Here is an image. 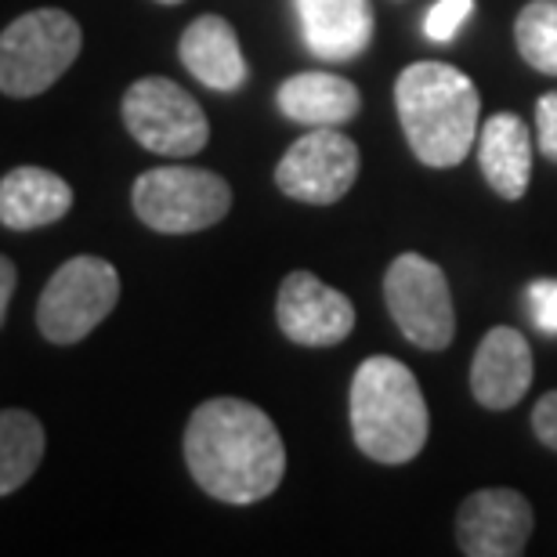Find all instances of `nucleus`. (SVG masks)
I'll list each match as a JSON object with an SVG mask.
<instances>
[{
	"instance_id": "f257e3e1",
	"label": "nucleus",
	"mask_w": 557,
	"mask_h": 557,
	"mask_svg": "<svg viewBox=\"0 0 557 557\" xmlns=\"http://www.w3.org/2000/svg\"><path fill=\"white\" fill-rule=\"evenodd\" d=\"M188 474L221 504L269 499L286 474V445L272 417L243 398H210L185 428Z\"/></svg>"
},
{
	"instance_id": "f03ea898",
	"label": "nucleus",
	"mask_w": 557,
	"mask_h": 557,
	"mask_svg": "<svg viewBox=\"0 0 557 557\" xmlns=\"http://www.w3.org/2000/svg\"><path fill=\"white\" fill-rule=\"evenodd\" d=\"M398 124L428 166H456L478 138V87L449 62H413L395 81Z\"/></svg>"
},
{
	"instance_id": "7ed1b4c3",
	"label": "nucleus",
	"mask_w": 557,
	"mask_h": 557,
	"mask_svg": "<svg viewBox=\"0 0 557 557\" xmlns=\"http://www.w3.org/2000/svg\"><path fill=\"white\" fill-rule=\"evenodd\" d=\"M428 403L413 370L392 355H373L351 381L355 445L376 463H409L428 442Z\"/></svg>"
},
{
	"instance_id": "20e7f679",
	"label": "nucleus",
	"mask_w": 557,
	"mask_h": 557,
	"mask_svg": "<svg viewBox=\"0 0 557 557\" xmlns=\"http://www.w3.org/2000/svg\"><path fill=\"white\" fill-rule=\"evenodd\" d=\"M84 33L70 11L37 8L0 33V95H44L76 62Z\"/></svg>"
},
{
	"instance_id": "39448f33",
	"label": "nucleus",
	"mask_w": 557,
	"mask_h": 557,
	"mask_svg": "<svg viewBox=\"0 0 557 557\" xmlns=\"http://www.w3.org/2000/svg\"><path fill=\"white\" fill-rule=\"evenodd\" d=\"M135 214L152 232L188 236L218 225L232 210V188L221 174L199 166H156L131 188Z\"/></svg>"
},
{
	"instance_id": "423d86ee",
	"label": "nucleus",
	"mask_w": 557,
	"mask_h": 557,
	"mask_svg": "<svg viewBox=\"0 0 557 557\" xmlns=\"http://www.w3.org/2000/svg\"><path fill=\"white\" fill-rule=\"evenodd\" d=\"M120 300V275L106 258L81 253L48 278L37 300V330L51 344H76L109 319Z\"/></svg>"
},
{
	"instance_id": "0eeeda50",
	"label": "nucleus",
	"mask_w": 557,
	"mask_h": 557,
	"mask_svg": "<svg viewBox=\"0 0 557 557\" xmlns=\"http://www.w3.org/2000/svg\"><path fill=\"white\" fill-rule=\"evenodd\" d=\"M124 127L141 149L185 160L207 149L210 124L199 102L166 76H141L124 95Z\"/></svg>"
},
{
	"instance_id": "6e6552de",
	"label": "nucleus",
	"mask_w": 557,
	"mask_h": 557,
	"mask_svg": "<svg viewBox=\"0 0 557 557\" xmlns=\"http://www.w3.org/2000/svg\"><path fill=\"white\" fill-rule=\"evenodd\" d=\"M384 297L395 326L423 351H442L453 344L456 311L442 269L420 253H398L384 275Z\"/></svg>"
},
{
	"instance_id": "1a4fd4ad",
	"label": "nucleus",
	"mask_w": 557,
	"mask_h": 557,
	"mask_svg": "<svg viewBox=\"0 0 557 557\" xmlns=\"http://www.w3.org/2000/svg\"><path fill=\"white\" fill-rule=\"evenodd\" d=\"M359 145L337 127H311L305 138H297L275 166L278 193L297 203L330 207L348 196V188L359 177Z\"/></svg>"
},
{
	"instance_id": "9d476101",
	"label": "nucleus",
	"mask_w": 557,
	"mask_h": 557,
	"mask_svg": "<svg viewBox=\"0 0 557 557\" xmlns=\"http://www.w3.org/2000/svg\"><path fill=\"white\" fill-rule=\"evenodd\" d=\"M278 330L305 348H333L355 330L351 300L311 272H289L275 297Z\"/></svg>"
},
{
	"instance_id": "9b49d317",
	"label": "nucleus",
	"mask_w": 557,
	"mask_h": 557,
	"mask_svg": "<svg viewBox=\"0 0 557 557\" xmlns=\"http://www.w3.org/2000/svg\"><path fill=\"white\" fill-rule=\"evenodd\" d=\"M532 536V507L515 488H478L456 515V543L467 557H518Z\"/></svg>"
},
{
	"instance_id": "f8f14e48",
	"label": "nucleus",
	"mask_w": 557,
	"mask_h": 557,
	"mask_svg": "<svg viewBox=\"0 0 557 557\" xmlns=\"http://www.w3.org/2000/svg\"><path fill=\"white\" fill-rule=\"evenodd\" d=\"M532 387V348L515 326H496L478 344L471 392L485 409H515Z\"/></svg>"
},
{
	"instance_id": "ddd939ff",
	"label": "nucleus",
	"mask_w": 557,
	"mask_h": 557,
	"mask_svg": "<svg viewBox=\"0 0 557 557\" xmlns=\"http://www.w3.org/2000/svg\"><path fill=\"white\" fill-rule=\"evenodd\" d=\"M300 33L311 54L326 62H348L370 48L373 4L370 0H294Z\"/></svg>"
},
{
	"instance_id": "4468645a",
	"label": "nucleus",
	"mask_w": 557,
	"mask_h": 557,
	"mask_svg": "<svg viewBox=\"0 0 557 557\" xmlns=\"http://www.w3.org/2000/svg\"><path fill=\"white\" fill-rule=\"evenodd\" d=\"M177 54L185 70L214 91H239L247 84V59H243L239 37L232 22L221 15H199L188 22L177 40Z\"/></svg>"
},
{
	"instance_id": "2eb2a0df",
	"label": "nucleus",
	"mask_w": 557,
	"mask_h": 557,
	"mask_svg": "<svg viewBox=\"0 0 557 557\" xmlns=\"http://www.w3.org/2000/svg\"><path fill=\"white\" fill-rule=\"evenodd\" d=\"M73 188L65 177L44 171V166H15L0 177V225L29 232L54 225L70 214Z\"/></svg>"
},
{
	"instance_id": "dca6fc26",
	"label": "nucleus",
	"mask_w": 557,
	"mask_h": 557,
	"mask_svg": "<svg viewBox=\"0 0 557 557\" xmlns=\"http://www.w3.org/2000/svg\"><path fill=\"white\" fill-rule=\"evenodd\" d=\"M275 106L286 120L305 127H341L359 116V87L333 73H297L275 91Z\"/></svg>"
},
{
	"instance_id": "f3484780",
	"label": "nucleus",
	"mask_w": 557,
	"mask_h": 557,
	"mask_svg": "<svg viewBox=\"0 0 557 557\" xmlns=\"http://www.w3.org/2000/svg\"><path fill=\"white\" fill-rule=\"evenodd\" d=\"M478 160L485 182L504 199H521L532 182V138L525 120L515 113H496L478 135Z\"/></svg>"
},
{
	"instance_id": "a211bd4d",
	"label": "nucleus",
	"mask_w": 557,
	"mask_h": 557,
	"mask_svg": "<svg viewBox=\"0 0 557 557\" xmlns=\"http://www.w3.org/2000/svg\"><path fill=\"white\" fill-rule=\"evenodd\" d=\"M44 460V423L26 409H0V496H11Z\"/></svg>"
},
{
	"instance_id": "6ab92c4d",
	"label": "nucleus",
	"mask_w": 557,
	"mask_h": 557,
	"mask_svg": "<svg viewBox=\"0 0 557 557\" xmlns=\"http://www.w3.org/2000/svg\"><path fill=\"white\" fill-rule=\"evenodd\" d=\"M515 40L532 70L557 76V0H529L515 22Z\"/></svg>"
},
{
	"instance_id": "aec40b11",
	"label": "nucleus",
	"mask_w": 557,
	"mask_h": 557,
	"mask_svg": "<svg viewBox=\"0 0 557 557\" xmlns=\"http://www.w3.org/2000/svg\"><path fill=\"white\" fill-rule=\"evenodd\" d=\"M474 11V0H438L431 11H428V22H423V29H428L431 40H453L456 33H460V26L467 18H471Z\"/></svg>"
},
{
	"instance_id": "412c9836",
	"label": "nucleus",
	"mask_w": 557,
	"mask_h": 557,
	"mask_svg": "<svg viewBox=\"0 0 557 557\" xmlns=\"http://www.w3.org/2000/svg\"><path fill=\"white\" fill-rule=\"evenodd\" d=\"M529 308L543 333H557V283L554 278H536V283L529 286Z\"/></svg>"
},
{
	"instance_id": "4be33fe9",
	"label": "nucleus",
	"mask_w": 557,
	"mask_h": 557,
	"mask_svg": "<svg viewBox=\"0 0 557 557\" xmlns=\"http://www.w3.org/2000/svg\"><path fill=\"white\" fill-rule=\"evenodd\" d=\"M536 141L543 156L557 163V91L543 95L536 102Z\"/></svg>"
},
{
	"instance_id": "5701e85b",
	"label": "nucleus",
	"mask_w": 557,
	"mask_h": 557,
	"mask_svg": "<svg viewBox=\"0 0 557 557\" xmlns=\"http://www.w3.org/2000/svg\"><path fill=\"white\" fill-rule=\"evenodd\" d=\"M532 431L547 449H557V392H547L532 409Z\"/></svg>"
},
{
	"instance_id": "b1692460",
	"label": "nucleus",
	"mask_w": 557,
	"mask_h": 557,
	"mask_svg": "<svg viewBox=\"0 0 557 557\" xmlns=\"http://www.w3.org/2000/svg\"><path fill=\"white\" fill-rule=\"evenodd\" d=\"M15 283H18V269L0 253V326H4V319H8V305H11V294H15Z\"/></svg>"
},
{
	"instance_id": "393cba45",
	"label": "nucleus",
	"mask_w": 557,
	"mask_h": 557,
	"mask_svg": "<svg viewBox=\"0 0 557 557\" xmlns=\"http://www.w3.org/2000/svg\"><path fill=\"white\" fill-rule=\"evenodd\" d=\"M156 4H182V0H156Z\"/></svg>"
}]
</instances>
